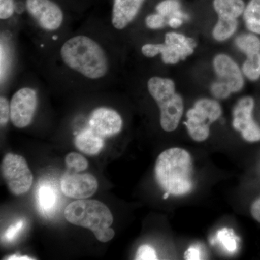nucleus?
Wrapping results in <instances>:
<instances>
[{
	"instance_id": "obj_1",
	"label": "nucleus",
	"mask_w": 260,
	"mask_h": 260,
	"mask_svg": "<svg viewBox=\"0 0 260 260\" xmlns=\"http://www.w3.org/2000/svg\"><path fill=\"white\" fill-rule=\"evenodd\" d=\"M60 55L68 68L88 79H101L109 70L105 51L95 41L86 36L68 39L61 47Z\"/></svg>"
},
{
	"instance_id": "obj_2",
	"label": "nucleus",
	"mask_w": 260,
	"mask_h": 260,
	"mask_svg": "<svg viewBox=\"0 0 260 260\" xmlns=\"http://www.w3.org/2000/svg\"><path fill=\"white\" fill-rule=\"evenodd\" d=\"M155 180L169 194L184 195L193 189V162L182 148H169L158 155L155 166Z\"/></svg>"
},
{
	"instance_id": "obj_3",
	"label": "nucleus",
	"mask_w": 260,
	"mask_h": 260,
	"mask_svg": "<svg viewBox=\"0 0 260 260\" xmlns=\"http://www.w3.org/2000/svg\"><path fill=\"white\" fill-rule=\"evenodd\" d=\"M148 89L160 109L162 129L166 132L177 129L184 112V102L181 95L176 93L174 81L169 78L153 77L148 80Z\"/></svg>"
},
{
	"instance_id": "obj_4",
	"label": "nucleus",
	"mask_w": 260,
	"mask_h": 260,
	"mask_svg": "<svg viewBox=\"0 0 260 260\" xmlns=\"http://www.w3.org/2000/svg\"><path fill=\"white\" fill-rule=\"evenodd\" d=\"M64 217L69 223L90 229L95 237L112 225L114 218L109 208L95 200H75L66 207Z\"/></svg>"
},
{
	"instance_id": "obj_5",
	"label": "nucleus",
	"mask_w": 260,
	"mask_h": 260,
	"mask_svg": "<svg viewBox=\"0 0 260 260\" xmlns=\"http://www.w3.org/2000/svg\"><path fill=\"white\" fill-rule=\"evenodd\" d=\"M194 41L178 32H168L165 36L164 44H147L143 46L141 51L147 57L161 54L162 61L167 64H175L184 60L194 52Z\"/></svg>"
},
{
	"instance_id": "obj_6",
	"label": "nucleus",
	"mask_w": 260,
	"mask_h": 260,
	"mask_svg": "<svg viewBox=\"0 0 260 260\" xmlns=\"http://www.w3.org/2000/svg\"><path fill=\"white\" fill-rule=\"evenodd\" d=\"M2 174L12 194H25L31 187L34 177L26 160L21 155L8 153L3 158Z\"/></svg>"
},
{
	"instance_id": "obj_7",
	"label": "nucleus",
	"mask_w": 260,
	"mask_h": 260,
	"mask_svg": "<svg viewBox=\"0 0 260 260\" xmlns=\"http://www.w3.org/2000/svg\"><path fill=\"white\" fill-rule=\"evenodd\" d=\"M38 104L34 89L23 88L13 95L10 102V119L18 128L28 126L32 122Z\"/></svg>"
},
{
	"instance_id": "obj_8",
	"label": "nucleus",
	"mask_w": 260,
	"mask_h": 260,
	"mask_svg": "<svg viewBox=\"0 0 260 260\" xmlns=\"http://www.w3.org/2000/svg\"><path fill=\"white\" fill-rule=\"evenodd\" d=\"M254 108V99L246 96L237 102L233 112V126L250 143L260 141V127L253 119Z\"/></svg>"
},
{
	"instance_id": "obj_9",
	"label": "nucleus",
	"mask_w": 260,
	"mask_h": 260,
	"mask_svg": "<svg viewBox=\"0 0 260 260\" xmlns=\"http://www.w3.org/2000/svg\"><path fill=\"white\" fill-rule=\"evenodd\" d=\"M98 181L92 174H80L68 169L61 179L63 194L73 199H87L96 192Z\"/></svg>"
},
{
	"instance_id": "obj_10",
	"label": "nucleus",
	"mask_w": 260,
	"mask_h": 260,
	"mask_svg": "<svg viewBox=\"0 0 260 260\" xmlns=\"http://www.w3.org/2000/svg\"><path fill=\"white\" fill-rule=\"evenodd\" d=\"M26 9L42 28L53 31L60 28L64 15L51 0H26Z\"/></svg>"
},
{
	"instance_id": "obj_11",
	"label": "nucleus",
	"mask_w": 260,
	"mask_h": 260,
	"mask_svg": "<svg viewBox=\"0 0 260 260\" xmlns=\"http://www.w3.org/2000/svg\"><path fill=\"white\" fill-rule=\"evenodd\" d=\"M90 129L103 138L120 133L123 121L119 113L109 108L101 107L91 113L89 119Z\"/></svg>"
},
{
	"instance_id": "obj_12",
	"label": "nucleus",
	"mask_w": 260,
	"mask_h": 260,
	"mask_svg": "<svg viewBox=\"0 0 260 260\" xmlns=\"http://www.w3.org/2000/svg\"><path fill=\"white\" fill-rule=\"evenodd\" d=\"M213 68L219 78L230 87L232 93L242 90L244 85L242 70L230 56L218 54L214 59Z\"/></svg>"
},
{
	"instance_id": "obj_13",
	"label": "nucleus",
	"mask_w": 260,
	"mask_h": 260,
	"mask_svg": "<svg viewBox=\"0 0 260 260\" xmlns=\"http://www.w3.org/2000/svg\"><path fill=\"white\" fill-rule=\"evenodd\" d=\"M186 119L187 120L184 124L193 140L203 142L208 139L210 135V125L214 121L203 106L199 103H195L194 108L186 113Z\"/></svg>"
},
{
	"instance_id": "obj_14",
	"label": "nucleus",
	"mask_w": 260,
	"mask_h": 260,
	"mask_svg": "<svg viewBox=\"0 0 260 260\" xmlns=\"http://www.w3.org/2000/svg\"><path fill=\"white\" fill-rule=\"evenodd\" d=\"M145 0H114L112 23L117 30H122L137 16Z\"/></svg>"
},
{
	"instance_id": "obj_15",
	"label": "nucleus",
	"mask_w": 260,
	"mask_h": 260,
	"mask_svg": "<svg viewBox=\"0 0 260 260\" xmlns=\"http://www.w3.org/2000/svg\"><path fill=\"white\" fill-rule=\"evenodd\" d=\"M37 201L39 211L43 215H49L54 213L58 203L56 186L49 181H41L37 187Z\"/></svg>"
},
{
	"instance_id": "obj_16",
	"label": "nucleus",
	"mask_w": 260,
	"mask_h": 260,
	"mask_svg": "<svg viewBox=\"0 0 260 260\" xmlns=\"http://www.w3.org/2000/svg\"><path fill=\"white\" fill-rule=\"evenodd\" d=\"M75 145L82 153L95 155L102 151L104 142L103 137L98 135L93 129H89L84 130L77 135Z\"/></svg>"
},
{
	"instance_id": "obj_17",
	"label": "nucleus",
	"mask_w": 260,
	"mask_h": 260,
	"mask_svg": "<svg viewBox=\"0 0 260 260\" xmlns=\"http://www.w3.org/2000/svg\"><path fill=\"white\" fill-rule=\"evenodd\" d=\"M213 5L218 17L234 19L243 15L246 7L244 0H213Z\"/></svg>"
},
{
	"instance_id": "obj_18",
	"label": "nucleus",
	"mask_w": 260,
	"mask_h": 260,
	"mask_svg": "<svg viewBox=\"0 0 260 260\" xmlns=\"http://www.w3.org/2000/svg\"><path fill=\"white\" fill-rule=\"evenodd\" d=\"M243 18L249 31L260 35V0H249L246 5Z\"/></svg>"
},
{
	"instance_id": "obj_19",
	"label": "nucleus",
	"mask_w": 260,
	"mask_h": 260,
	"mask_svg": "<svg viewBox=\"0 0 260 260\" xmlns=\"http://www.w3.org/2000/svg\"><path fill=\"white\" fill-rule=\"evenodd\" d=\"M237 26V19L218 17V22L213 30V38L218 42L227 40L234 35Z\"/></svg>"
},
{
	"instance_id": "obj_20",
	"label": "nucleus",
	"mask_w": 260,
	"mask_h": 260,
	"mask_svg": "<svg viewBox=\"0 0 260 260\" xmlns=\"http://www.w3.org/2000/svg\"><path fill=\"white\" fill-rule=\"evenodd\" d=\"M235 43L238 49L246 56L260 53V39L252 32L239 36Z\"/></svg>"
},
{
	"instance_id": "obj_21",
	"label": "nucleus",
	"mask_w": 260,
	"mask_h": 260,
	"mask_svg": "<svg viewBox=\"0 0 260 260\" xmlns=\"http://www.w3.org/2000/svg\"><path fill=\"white\" fill-rule=\"evenodd\" d=\"M157 13L165 18L179 17L183 20H186L188 15L183 13L181 10V4L178 0H162L157 5Z\"/></svg>"
},
{
	"instance_id": "obj_22",
	"label": "nucleus",
	"mask_w": 260,
	"mask_h": 260,
	"mask_svg": "<svg viewBox=\"0 0 260 260\" xmlns=\"http://www.w3.org/2000/svg\"><path fill=\"white\" fill-rule=\"evenodd\" d=\"M243 75L251 81H256L260 78V53L246 56L242 65Z\"/></svg>"
},
{
	"instance_id": "obj_23",
	"label": "nucleus",
	"mask_w": 260,
	"mask_h": 260,
	"mask_svg": "<svg viewBox=\"0 0 260 260\" xmlns=\"http://www.w3.org/2000/svg\"><path fill=\"white\" fill-rule=\"evenodd\" d=\"M67 168L74 172H81L88 169V162L83 155L77 153H70L65 158Z\"/></svg>"
},
{
	"instance_id": "obj_24",
	"label": "nucleus",
	"mask_w": 260,
	"mask_h": 260,
	"mask_svg": "<svg viewBox=\"0 0 260 260\" xmlns=\"http://www.w3.org/2000/svg\"><path fill=\"white\" fill-rule=\"evenodd\" d=\"M217 238L227 251L234 252L237 249V237L234 235L232 230L224 228L221 230L218 231Z\"/></svg>"
},
{
	"instance_id": "obj_25",
	"label": "nucleus",
	"mask_w": 260,
	"mask_h": 260,
	"mask_svg": "<svg viewBox=\"0 0 260 260\" xmlns=\"http://www.w3.org/2000/svg\"><path fill=\"white\" fill-rule=\"evenodd\" d=\"M212 94L218 99H225L232 93L230 87L223 80L215 82L211 86Z\"/></svg>"
},
{
	"instance_id": "obj_26",
	"label": "nucleus",
	"mask_w": 260,
	"mask_h": 260,
	"mask_svg": "<svg viewBox=\"0 0 260 260\" xmlns=\"http://www.w3.org/2000/svg\"><path fill=\"white\" fill-rule=\"evenodd\" d=\"M24 225H25L24 220H19L16 223L12 224L5 232L3 237V240L8 242H13L23 230Z\"/></svg>"
},
{
	"instance_id": "obj_27",
	"label": "nucleus",
	"mask_w": 260,
	"mask_h": 260,
	"mask_svg": "<svg viewBox=\"0 0 260 260\" xmlns=\"http://www.w3.org/2000/svg\"><path fill=\"white\" fill-rule=\"evenodd\" d=\"M135 259L137 260H155L157 258L156 251L153 247L149 245L140 246L137 251Z\"/></svg>"
},
{
	"instance_id": "obj_28",
	"label": "nucleus",
	"mask_w": 260,
	"mask_h": 260,
	"mask_svg": "<svg viewBox=\"0 0 260 260\" xmlns=\"http://www.w3.org/2000/svg\"><path fill=\"white\" fill-rule=\"evenodd\" d=\"M166 23L167 22H166L165 17L158 13L149 15L145 19V24H146L147 27L150 29H153V30L162 28L165 26Z\"/></svg>"
},
{
	"instance_id": "obj_29",
	"label": "nucleus",
	"mask_w": 260,
	"mask_h": 260,
	"mask_svg": "<svg viewBox=\"0 0 260 260\" xmlns=\"http://www.w3.org/2000/svg\"><path fill=\"white\" fill-rule=\"evenodd\" d=\"M15 12L14 0H0V18L7 20Z\"/></svg>"
},
{
	"instance_id": "obj_30",
	"label": "nucleus",
	"mask_w": 260,
	"mask_h": 260,
	"mask_svg": "<svg viewBox=\"0 0 260 260\" xmlns=\"http://www.w3.org/2000/svg\"><path fill=\"white\" fill-rule=\"evenodd\" d=\"M10 119V105L6 98H0V124L4 126Z\"/></svg>"
},
{
	"instance_id": "obj_31",
	"label": "nucleus",
	"mask_w": 260,
	"mask_h": 260,
	"mask_svg": "<svg viewBox=\"0 0 260 260\" xmlns=\"http://www.w3.org/2000/svg\"><path fill=\"white\" fill-rule=\"evenodd\" d=\"M184 259L198 260L203 259L202 251L199 246H191L184 253Z\"/></svg>"
},
{
	"instance_id": "obj_32",
	"label": "nucleus",
	"mask_w": 260,
	"mask_h": 260,
	"mask_svg": "<svg viewBox=\"0 0 260 260\" xmlns=\"http://www.w3.org/2000/svg\"><path fill=\"white\" fill-rule=\"evenodd\" d=\"M250 211L253 218L260 223V198L251 204Z\"/></svg>"
},
{
	"instance_id": "obj_33",
	"label": "nucleus",
	"mask_w": 260,
	"mask_h": 260,
	"mask_svg": "<svg viewBox=\"0 0 260 260\" xmlns=\"http://www.w3.org/2000/svg\"><path fill=\"white\" fill-rule=\"evenodd\" d=\"M183 19L179 18V17H171L168 20V24L169 26L172 27V28H178L182 25Z\"/></svg>"
},
{
	"instance_id": "obj_34",
	"label": "nucleus",
	"mask_w": 260,
	"mask_h": 260,
	"mask_svg": "<svg viewBox=\"0 0 260 260\" xmlns=\"http://www.w3.org/2000/svg\"><path fill=\"white\" fill-rule=\"evenodd\" d=\"M6 259H9V260H31L34 259H32V258L29 257L28 256H21V255H16V254H15V255H12L8 256V258H7Z\"/></svg>"
}]
</instances>
